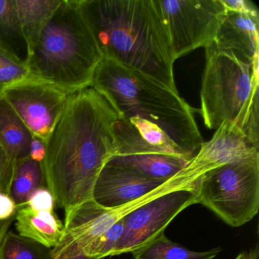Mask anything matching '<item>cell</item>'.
I'll return each mask as SVG.
<instances>
[{
    "label": "cell",
    "instance_id": "cell-12",
    "mask_svg": "<svg viewBox=\"0 0 259 259\" xmlns=\"http://www.w3.org/2000/svg\"><path fill=\"white\" fill-rule=\"evenodd\" d=\"M258 15L227 11L213 44L242 61L252 63L258 59Z\"/></svg>",
    "mask_w": 259,
    "mask_h": 259
},
{
    "label": "cell",
    "instance_id": "cell-23",
    "mask_svg": "<svg viewBox=\"0 0 259 259\" xmlns=\"http://www.w3.org/2000/svg\"><path fill=\"white\" fill-rule=\"evenodd\" d=\"M13 166L8 154L0 143V192L10 195Z\"/></svg>",
    "mask_w": 259,
    "mask_h": 259
},
{
    "label": "cell",
    "instance_id": "cell-9",
    "mask_svg": "<svg viewBox=\"0 0 259 259\" xmlns=\"http://www.w3.org/2000/svg\"><path fill=\"white\" fill-rule=\"evenodd\" d=\"M72 95L30 77L0 93L31 134L45 142L54 131Z\"/></svg>",
    "mask_w": 259,
    "mask_h": 259
},
{
    "label": "cell",
    "instance_id": "cell-26",
    "mask_svg": "<svg viewBox=\"0 0 259 259\" xmlns=\"http://www.w3.org/2000/svg\"><path fill=\"white\" fill-rule=\"evenodd\" d=\"M19 207L8 194L0 192V220L6 221L16 217Z\"/></svg>",
    "mask_w": 259,
    "mask_h": 259
},
{
    "label": "cell",
    "instance_id": "cell-27",
    "mask_svg": "<svg viewBox=\"0 0 259 259\" xmlns=\"http://www.w3.org/2000/svg\"><path fill=\"white\" fill-rule=\"evenodd\" d=\"M45 156H46V142L40 138L33 136L28 157L43 164Z\"/></svg>",
    "mask_w": 259,
    "mask_h": 259
},
{
    "label": "cell",
    "instance_id": "cell-16",
    "mask_svg": "<svg viewBox=\"0 0 259 259\" xmlns=\"http://www.w3.org/2000/svg\"><path fill=\"white\" fill-rule=\"evenodd\" d=\"M33 135L17 113L0 96V143L15 163L29 156Z\"/></svg>",
    "mask_w": 259,
    "mask_h": 259
},
{
    "label": "cell",
    "instance_id": "cell-6",
    "mask_svg": "<svg viewBox=\"0 0 259 259\" xmlns=\"http://www.w3.org/2000/svg\"><path fill=\"white\" fill-rule=\"evenodd\" d=\"M199 204L239 227L259 210V151L205 172L196 185Z\"/></svg>",
    "mask_w": 259,
    "mask_h": 259
},
{
    "label": "cell",
    "instance_id": "cell-22",
    "mask_svg": "<svg viewBox=\"0 0 259 259\" xmlns=\"http://www.w3.org/2000/svg\"><path fill=\"white\" fill-rule=\"evenodd\" d=\"M122 231L123 221L122 218L113 224L99 239L84 248L83 253L96 259L113 256V251L122 236Z\"/></svg>",
    "mask_w": 259,
    "mask_h": 259
},
{
    "label": "cell",
    "instance_id": "cell-25",
    "mask_svg": "<svg viewBox=\"0 0 259 259\" xmlns=\"http://www.w3.org/2000/svg\"><path fill=\"white\" fill-rule=\"evenodd\" d=\"M222 1L227 11L258 15L257 7L250 0H222Z\"/></svg>",
    "mask_w": 259,
    "mask_h": 259
},
{
    "label": "cell",
    "instance_id": "cell-11",
    "mask_svg": "<svg viewBox=\"0 0 259 259\" xmlns=\"http://www.w3.org/2000/svg\"><path fill=\"white\" fill-rule=\"evenodd\" d=\"M166 182L151 180L107 162L97 179L92 199L107 208L122 207L157 190Z\"/></svg>",
    "mask_w": 259,
    "mask_h": 259
},
{
    "label": "cell",
    "instance_id": "cell-20",
    "mask_svg": "<svg viewBox=\"0 0 259 259\" xmlns=\"http://www.w3.org/2000/svg\"><path fill=\"white\" fill-rule=\"evenodd\" d=\"M26 60L0 39V93L7 88L29 78Z\"/></svg>",
    "mask_w": 259,
    "mask_h": 259
},
{
    "label": "cell",
    "instance_id": "cell-28",
    "mask_svg": "<svg viewBox=\"0 0 259 259\" xmlns=\"http://www.w3.org/2000/svg\"><path fill=\"white\" fill-rule=\"evenodd\" d=\"M234 259H259L258 246L239 253Z\"/></svg>",
    "mask_w": 259,
    "mask_h": 259
},
{
    "label": "cell",
    "instance_id": "cell-30",
    "mask_svg": "<svg viewBox=\"0 0 259 259\" xmlns=\"http://www.w3.org/2000/svg\"><path fill=\"white\" fill-rule=\"evenodd\" d=\"M63 259H96L95 257H90V256L87 255L84 253H80V254H76L75 256H72V257H66Z\"/></svg>",
    "mask_w": 259,
    "mask_h": 259
},
{
    "label": "cell",
    "instance_id": "cell-29",
    "mask_svg": "<svg viewBox=\"0 0 259 259\" xmlns=\"http://www.w3.org/2000/svg\"><path fill=\"white\" fill-rule=\"evenodd\" d=\"M15 218H10L9 220H6V221H1L0 220V243L2 242L3 239H4L5 235L7 234V232L9 231L10 226L13 224V221H15Z\"/></svg>",
    "mask_w": 259,
    "mask_h": 259
},
{
    "label": "cell",
    "instance_id": "cell-13",
    "mask_svg": "<svg viewBox=\"0 0 259 259\" xmlns=\"http://www.w3.org/2000/svg\"><path fill=\"white\" fill-rule=\"evenodd\" d=\"M15 220L20 236L47 248H55L63 236L64 224L54 210H35L24 205L18 208Z\"/></svg>",
    "mask_w": 259,
    "mask_h": 259
},
{
    "label": "cell",
    "instance_id": "cell-19",
    "mask_svg": "<svg viewBox=\"0 0 259 259\" xmlns=\"http://www.w3.org/2000/svg\"><path fill=\"white\" fill-rule=\"evenodd\" d=\"M0 259H52V248L8 231L0 243Z\"/></svg>",
    "mask_w": 259,
    "mask_h": 259
},
{
    "label": "cell",
    "instance_id": "cell-4",
    "mask_svg": "<svg viewBox=\"0 0 259 259\" xmlns=\"http://www.w3.org/2000/svg\"><path fill=\"white\" fill-rule=\"evenodd\" d=\"M102 60L80 0H61L32 54L25 59L30 78L72 94L92 86Z\"/></svg>",
    "mask_w": 259,
    "mask_h": 259
},
{
    "label": "cell",
    "instance_id": "cell-10",
    "mask_svg": "<svg viewBox=\"0 0 259 259\" xmlns=\"http://www.w3.org/2000/svg\"><path fill=\"white\" fill-rule=\"evenodd\" d=\"M258 151L236 125L225 122L215 131L210 140L201 143L198 152L177 175L197 183L210 169Z\"/></svg>",
    "mask_w": 259,
    "mask_h": 259
},
{
    "label": "cell",
    "instance_id": "cell-8",
    "mask_svg": "<svg viewBox=\"0 0 259 259\" xmlns=\"http://www.w3.org/2000/svg\"><path fill=\"white\" fill-rule=\"evenodd\" d=\"M199 204L196 186L168 191L122 218L123 231L113 256L133 253L164 233L172 220L189 206Z\"/></svg>",
    "mask_w": 259,
    "mask_h": 259
},
{
    "label": "cell",
    "instance_id": "cell-18",
    "mask_svg": "<svg viewBox=\"0 0 259 259\" xmlns=\"http://www.w3.org/2000/svg\"><path fill=\"white\" fill-rule=\"evenodd\" d=\"M222 251L221 247L207 251L189 249L172 242L164 233L133 251V259H214Z\"/></svg>",
    "mask_w": 259,
    "mask_h": 259
},
{
    "label": "cell",
    "instance_id": "cell-2",
    "mask_svg": "<svg viewBox=\"0 0 259 259\" xmlns=\"http://www.w3.org/2000/svg\"><path fill=\"white\" fill-rule=\"evenodd\" d=\"M92 89L142 140L167 155L190 160L203 142L192 107L160 81L103 58Z\"/></svg>",
    "mask_w": 259,
    "mask_h": 259
},
{
    "label": "cell",
    "instance_id": "cell-15",
    "mask_svg": "<svg viewBox=\"0 0 259 259\" xmlns=\"http://www.w3.org/2000/svg\"><path fill=\"white\" fill-rule=\"evenodd\" d=\"M61 0H16L22 39L29 57Z\"/></svg>",
    "mask_w": 259,
    "mask_h": 259
},
{
    "label": "cell",
    "instance_id": "cell-7",
    "mask_svg": "<svg viewBox=\"0 0 259 259\" xmlns=\"http://www.w3.org/2000/svg\"><path fill=\"white\" fill-rule=\"evenodd\" d=\"M175 60L214 43L227 14L222 0H160Z\"/></svg>",
    "mask_w": 259,
    "mask_h": 259
},
{
    "label": "cell",
    "instance_id": "cell-14",
    "mask_svg": "<svg viewBox=\"0 0 259 259\" xmlns=\"http://www.w3.org/2000/svg\"><path fill=\"white\" fill-rule=\"evenodd\" d=\"M190 160L159 154L113 156L108 163L128 168L151 180L166 182L177 175Z\"/></svg>",
    "mask_w": 259,
    "mask_h": 259
},
{
    "label": "cell",
    "instance_id": "cell-5",
    "mask_svg": "<svg viewBox=\"0 0 259 259\" xmlns=\"http://www.w3.org/2000/svg\"><path fill=\"white\" fill-rule=\"evenodd\" d=\"M205 53L200 110L204 125L217 130L233 124L258 149V59L242 61L214 44Z\"/></svg>",
    "mask_w": 259,
    "mask_h": 259
},
{
    "label": "cell",
    "instance_id": "cell-17",
    "mask_svg": "<svg viewBox=\"0 0 259 259\" xmlns=\"http://www.w3.org/2000/svg\"><path fill=\"white\" fill-rule=\"evenodd\" d=\"M43 187L47 184L41 163L28 157L15 163L10 195L18 207L26 205L32 194Z\"/></svg>",
    "mask_w": 259,
    "mask_h": 259
},
{
    "label": "cell",
    "instance_id": "cell-3",
    "mask_svg": "<svg viewBox=\"0 0 259 259\" xmlns=\"http://www.w3.org/2000/svg\"><path fill=\"white\" fill-rule=\"evenodd\" d=\"M103 58L178 92L176 60L160 0H80Z\"/></svg>",
    "mask_w": 259,
    "mask_h": 259
},
{
    "label": "cell",
    "instance_id": "cell-24",
    "mask_svg": "<svg viewBox=\"0 0 259 259\" xmlns=\"http://www.w3.org/2000/svg\"><path fill=\"white\" fill-rule=\"evenodd\" d=\"M26 205L35 210H54L55 201L48 187H43L32 194Z\"/></svg>",
    "mask_w": 259,
    "mask_h": 259
},
{
    "label": "cell",
    "instance_id": "cell-1",
    "mask_svg": "<svg viewBox=\"0 0 259 259\" xmlns=\"http://www.w3.org/2000/svg\"><path fill=\"white\" fill-rule=\"evenodd\" d=\"M117 115L92 89L73 94L46 142L47 187L67 217L92 199L98 175L114 152Z\"/></svg>",
    "mask_w": 259,
    "mask_h": 259
},
{
    "label": "cell",
    "instance_id": "cell-21",
    "mask_svg": "<svg viewBox=\"0 0 259 259\" xmlns=\"http://www.w3.org/2000/svg\"><path fill=\"white\" fill-rule=\"evenodd\" d=\"M19 37L22 39L16 0H0V39L10 46V40Z\"/></svg>",
    "mask_w": 259,
    "mask_h": 259
}]
</instances>
